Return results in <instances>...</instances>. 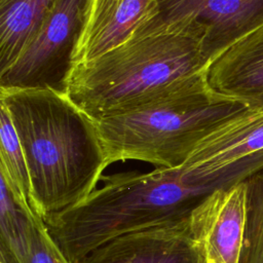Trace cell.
Here are the masks:
<instances>
[{"mask_svg": "<svg viewBox=\"0 0 263 263\" xmlns=\"http://www.w3.org/2000/svg\"><path fill=\"white\" fill-rule=\"evenodd\" d=\"M30 176L32 204L42 219L84 200L109 165L95 118L64 91L3 89Z\"/></svg>", "mask_w": 263, "mask_h": 263, "instance_id": "obj_1", "label": "cell"}, {"mask_svg": "<svg viewBox=\"0 0 263 263\" xmlns=\"http://www.w3.org/2000/svg\"><path fill=\"white\" fill-rule=\"evenodd\" d=\"M209 65L202 34L192 24L158 14L122 44L75 65L66 93L99 119L175 90Z\"/></svg>", "mask_w": 263, "mask_h": 263, "instance_id": "obj_2", "label": "cell"}, {"mask_svg": "<svg viewBox=\"0 0 263 263\" xmlns=\"http://www.w3.org/2000/svg\"><path fill=\"white\" fill-rule=\"evenodd\" d=\"M103 185L76 205L44 219L71 263L127 232L180 220L221 187L182 166L103 176Z\"/></svg>", "mask_w": 263, "mask_h": 263, "instance_id": "obj_3", "label": "cell"}, {"mask_svg": "<svg viewBox=\"0 0 263 263\" xmlns=\"http://www.w3.org/2000/svg\"><path fill=\"white\" fill-rule=\"evenodd\" d=\"M252 110L215 91L205 73L175 90L96 119L108 163L140 160L157 167L182 166L198 144Z\"/></svg>", "mask_w": 263, "mask_h": 263, "instance_id": "obj_4", "label": "cell"}, {"mask_svg": "<svg viewBox=\"0 0 263 263\" xmlns=\"http://www.w3.org/2000/svg\"><path fill=\"white\" fill-rule=\"evenodd\" d=\"M89 0H57L17 59L0 73V88L66 92Z\"/></svg>", "mask_w": 263, "mask_h": 263, "instance_id": "obj_5", "label": "cell"}, {"mask_svg": "<svg viewBox=\"0 0 263 263\" xmlns=\"http://www.w3.org/2000/svg\"><path fill=\"white\" fill-rule=\"evenodd\" d=\"M182 167L221 188L263 170V110H250L202 140Z\"/></svg>", "mask_w": 263, "mask_h": 263, "instance_id": "obj_6", "label": "cell"}, {"mask_svg": "<svg viewBox=\"0 0 263 263\" xmlns=\"http://www.w3.org/2000/svg\"><path fill=\"white\" fill-rule=\"evenodd\" d=\"M158 6L163 20L192 24L202 34L209 64L263 25V0H158Z\"/></svg>", "mask_w": 263, "mask_h": 263, "instance_id": "obj_7", "label": "cell"}, {"mask_svg": "<svg viewBox=\"0 0 263 263\" xmlns=\"http://www.w3.org/2000/svg\"><path fill=\"white\" fill-rule=\"evenodd\" d=\"M188 217L114 237L79 263H208Z\"/></svg>", "mask_w": 263, "mask_h": 263, "instance_id": "obj_8", "label": "cell"}, {"mask_svg": "<svg viewBox=\"0 0 263 263\" xmlns=\"http://www.w3.org/2000/svg\"><path fill=\"white\" fill-rule=\"evenodd\" d=\"M188 219L208 263H239L246 225L245 181L208 194Z\"/></svg>", "mask_w": 263, "mask_h": 263, "instance_id": "obj_9", "label": "cell"}, {"mask_svg": "<svg viewBox=\"0 0 263 263\" xmlns=\"http://www.w3.org/2000/svg\"><path fill=\"white\" fill-rule=\"evenodd\" d=\"M158 14V0H89L74 66L122 44Z\"/></svg>", "mask_w": 263, "mask_h": 263, "instance_id": "obj_10", "label": "cell"}, {"mask_svg": "<svg viewBox=\"0 0 263 263\" xmlns=\"http://www.w3.org/2000/svg\"><path fill=\"white\" fill-rule=\"evenodd\" d=\"M205 77L215 91L263 110V25L217 57Z\"/></svg>", "mask_w": 263, "mask_h": 263, "instance_id": "obj_11", "label": "cell"}, {"mask_svg": "<svg viewBox=\"0 0 263 263\" xmlns=\"http://www.w3.org/2000/svg\"><path fill=\"white\" fill-rule=\"evenodd\" d=\"M57 0H0V73L21 54Z\"/></svg>", "mask_w": 263, "mask_h": 263, "instance_id": "obj_12", "label": "cell"}, {"mask_svg": "<svg viewBox=\"0 0 263 263\" xmlns=\"http://www.w3.org/2000/svg\"><path fill=\"white\" fill-rule=\"evenodd\" d=\"M0 179L1 263H24L28 256L35 218L40 215L21 199L3 178Z\"/></svg>", "mask_w": 263, "mask_h": 263, "instance_id": "obj_13", "label": "cell"}, {"mask_svg": "<svg viewBox=\"0 0 263 263\" xmlns=\"http://www.w3.org/2000/svg\"><path fill=\"white\" fill-rule=\"evenodd\" d=\"M0 106V177L21 199L33 208L24 150L7 108L2 103Z\"/></svg>", "mask_w": 263, "mask_h": 263, "instance_id": "obj_14", "label": "cell"}, {"mask_svg": "<svg viewBox=\"0 0 263 263\" xmlns=\"http://www.w3.org/2000/svg\"><path fill=\"white\" fill-rule=\"evenodd\" d=\"M245 185L246 225L239 263H263V170Z\"/></svg>", "mask_w": 263, "mask_h": 263, "instance_id": "obj_15", "label": "cell"}, {"mask_svg": "<svg viewBox=\"0 0 263 263\" xmlns=\"http://www.w3.org/2000/svg\"><path fill=\"white\" fill-rule=\"evenodd\" d=\"M24 263H71L51 237L40 216L35 218L29 252Z\"/></svg>", "mask_w": 263, "mask_h": 263, "instance_id": "obj_16", "label": "cell"}]
</instances>
